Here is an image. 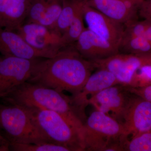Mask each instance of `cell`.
<instances>
[{"mask_svg":"<svg viewBox=\"0 0 151 151\" xmlns=\"http://www.w3.org/2000/svg\"><path fill=\"white\" fill-rule=\"evenodd\" d=\"M95 68L94 63L81 56L73 44L52 57L40 58L28 82L74 95L81 91Z\"/></svg>","mask_w":151,"mask_h":151,"instance_id":"1","label":"cell"},{"mask_svg":"<svg viewBox=\"0 0 151 151\" xmlns=\"http://www.w3.org/2000/svg\"><path fill=\"white\" fill-rule=\"evenodd\" d=\"M2 99L5 103L54 111L63 116L80 133L86 119L73 105L71 96L39 84L26 82ZM82 139V137H81Z\"/></svg>","mask_w":151,"mask_h":151,"instance_id":"2","label":"cell"},{"mask_svg":"<svg viewBox=\"0 0 151 151\" xmlns=\"http://www.w3.org/2000/svg\"><path fill=\"white\" fill-rule=\"evenodd\" d=\"M123 125L96 110L86 118L81 134L84 151H122Z\"/></svg>","mask_w":151,"mask_h":151,"instance_id":"3","label":"cell"},{"mask_svg":"<svg viewBox=\"0 0 151 151\" xmlns=\"http://www.w3.org/2000/svg\"><path fill=\"white\" fill-rule=\"evenodd\" d=\"M5 103H0V134L9 145L48 142L27 108Z\"/></svg>","mask_w":151,"mask_h":151,"instance_id":"4","label":"cell"},{"mask_svg":"<svg viewBox=\"0 0 151 151\" xmlns=\"http://www.w3.org/2000/svg\"><path fill=\"white\" fill-rule=\"evenodd\" d=\"M26 108L48 142L67 147L71 151H84L80 133L63 116L50 110Z\"/></svg>","mask_w":151,"mask_h":151,"instance_id":"5","label":"cell"},{"mask_svg":"<svg viewBox=\"0 0 151 151\" xmlns=\"http://www.w3.org/2000/svg\"><path fill=\"white\" fill-rule=\"evenodd\" d=\"M92 61L95 68L107 69L114 74L120 84L129 86L138 69L151 65V52L132 54L119 52L105 59Z\"/></svg>","mask_w":151,"mask_h":151,"instance_id":"6","label":"cell"},{"mask_svg":"<svg viewBox=\"0 0 151 151\" xmlns=\"http://www.w3.org/2000/svg\"><path fill=\"white\" fill-rule=\"evenodd\" d=\"M40 58L27 59L4 56L0 61V99L6 97L32 75L36 64Z\"/></svg>","mask_w":151,"mask_h":151,"instance_id":"7","label":"cell"},{"mask_svg":"<svg viewBox=\"0 0 151 151\" xmlns=\"http://www.w3.org/2000/svg\"><path fill=\"white\" fill-rule=\"evenodd\" d=\"M122 124L124 141L151 131V103L132 93Z\"/></svg>","mask_w":151,"mask_h":151,"instance_id":"8","label":"cell"},{"mask_svg":"<svg viewBox=\"0 0 151 151\" xmlns=\"http://www.w3.org/2000/svg\"><path fill=\"white\" fill-rule=\"evenodd\" d=\"M16 31L33 48L54 56L63 48L61 35L37 23H24Z\"/></svg>","mask_w":151,"mask_h":151,"instance_id":"9","label":"cell"},{"mask_svg":"<svg viewBox=\"0 0 151 151\" xmlns=\"http://www.w3.org/2000/svg\"><path fill=\"white\" fill-rule=\"evenodd\" d=\"M132 94L127 86L116 84L94 95L89 100V104L96 110L105 113L122 124Z\"/></svg>","mask_w":151,"mask_h":151,"instance_id":"10","label":"cell"},{"mask_svg":"<svg viewBox=\"0 0 151 151\" xmlns=\"http://www.w3.org/2000/svg\"><path fill=\"white\" fill-rule=\"evenodd\" d=\"M84 15L87 28L119 48L124 35V24L109 18L86 3Z\"/></svg>","mask_w":151,"mask_h":151,"instance_id":"11","label":"cell"},{"mask_svg":"<svg viewBox=\"0 0 151 151\" xmlns=\"http://www.w3.org/2000/svg\"><path fill=\"white\" fill-rule=\"evenodd\" d=\"M143 0H86L88 6L113 20L125 25L137 20Z\"/></svg>","mask_w":151,"mask_h":151,"instance_id":"12","label":"cell"},{"mask_svg":"<svg viewBox=\"0 0 151 151\" xmlns=\"http://www.w3.org/2000/svg\"><path fill=\"white\" fill-rule=\"evenodd\" d=\"M120 84L116 76L109 70L99 68L92 73L78 94L71 96V100L82 116L86 119L85 109L89 105V100L102 90L116 84Z\"/></svg>","mask_w":151,"mask_h":151,"instance_id":"13","label":"cell"},{"mask_svg":"<svg viewBox=\"0 0 151 151\" xmlns=\"http://www.w3.org/2000/svg\"><path fill=\"white\" fill-rule=\"evenodd\" d=\"M76 49L88 60L105 59L119 52L118 47L85 28L74 43Z\"/></svg>","mask_w":151,"mask_h":151,"instance_id":"14","label":"cell"},{"mask_svg":"<svg viewBox=\"0 0 151 151\" xmlns=\"http://www.w3.org/2000/svg\"><path fill=\"white\" fill-rule=\"evenodd\" d=\"M0 52L4 56H14L27 59L48 58L47 55L37 50L16 31L0 27Z\"/></svg>","mask_w":151,"mask_h":151,"instance_id":"15","label":"cell"},{"mask_svg":"<svg viewBox=\"0 0 151 151\" xmlns=\"http://www.w3.org/2000/svg\"><path fill=\"white\" fill-rule=\"evenodd\" d=\"M32 0H9L8 8L1 27L16 31L24 23Z\"/></svg>","mask_w":151,"mask_h":151,"instance_id":"16","label":"cell"},{"mask_svg":"<svg viewBox=\"0 0 151 151\" xmlns=\"http://www.w3.org/2000/svg\"><path fill=\"white\" fill-rule=\"evenodd\" d=\"M86 2V0H63L62 11L55 30L61 35L64 33L77 11Z\"/></svg>","mask_w":151,"mask_h":151,"instance_id":"17","label":"cell"},{"mask_svg":"<svg viewBox=\"0 0 151 151\" xmlns=\"http://www.w3.org/2000/svg\"><path fill=\"white\" fill-rule=\"evenodd\" d=\"M84 5L78 10L69 27L61 36L62 43L64 47L74 44L85 28L84 24Z\"/></svg>","mask_w":151,"mask_h":151,"instance_id":"18","label":"cell"},{"mask_svg":"<svg viewBox=\"0 0 151 151\" xmlns=\"http://www.w3.org/2000/svg\"><path fill=\"white\" fill-rule=\"evenodd\" d=\"M119 50L122 53L132 54L151 52V43L144 36L131 38L121 42Z\"/></svg>","mask_w":151,"mask_h":151,"instance_id":"19","label":"cell"},{"mask_svg":"<svg viewBox=\"0 0 151 151\" xmlns=\"http://www.w3.org/2000/svg\"><path fill=\"white\" fill-rule=\"evenodd\" d=\"M63 0H51L37 23L55 29L62 9Z\"/></svg>","mask_w":151,"mask_h":151,"instance_id":"20","label":"cell"},{"mask_svg":"<svg viewBox=\"0 0 151 151\" xmlns=\"http://www.w3.org/2000/svg\"><path fill=\"white\" fill-rule=\"evenodd\" d=\"M122 149L125 151H151V131L124 141Z\"/></svg>","mask_w":151,"mask_h":151,"instance_id":"21","label":"cell"},{"mask_svg":"<svg viewBox=\"0 0 151 151\" xmlns=\"http://www.w3.org/2000/svg\"><path fill=\"white\" fill-rule=\"evenodd\" d=\"M9 150L15 151H71L67 147L48 142L11 144L9 145Z\"/></svg>","mask_w":151,"mask_h":151,"instance_id":"22","label":"cell"},{"mask_svg":"<svg viewBox=\"0 0 151 151\" xmlns=\"http://www.w3.org/2000/svg\"><path fill=\"white\" fill-rule=\"evenodd\" d=\"M51 0H32L24 23H37Z\"/></svg>","mask_w":151,"mask_h":151,"instance_id":"23","label":"cell"},{"mask_svg":"<svg viewBox=\"0 0 151 151\" xmlns=\"http://www.w3.org/2000/svg\"><path fill=\"white\" fill-rule=\"evenodd\" d=\"M151 85V65L139 68L135 72L128 87L140 88Z\"/></svg>","mask_w":151,"mask_h":151,"instance_id":"24","label":"cell"},{"mask_svg":"<svg viewBox=\"0 0 151 151\" xmlns=\"http://www.w3.org/2000/svg\"><path fill=\"white\" fill-rule=\"evenodd\" d=\"M146 26V19L142 21L137 20L124 25L125 28L122 42L131 38L144 36Z\"/></svg>","mask_w":151,"mask_h":151,"instance_id":"25","label":"cell"},{"mask_svg":"<svg viewBox=\"0 0 151 151\" xmlns=\"http://www.w3.org/2000/svg\"><path fill=\"white\" fill-rule=\"evenodd\" d=\"M127 86L131 93L137 95L151 103V85L140 88H132Z\"/></svg>","mask_w":151,"mask_h":151,"instance_id":"26","label":"cell"},{"mask_svg":"<svg viewBox=\"0 0 151 151\" xmlns=\"http://www.w3.org/2000/svg\"><path fill=\"white\" fill-rule=\"evenodd\" d=\"M139 12L145 19L151 20V0H143L139 8Z\"/></svg>","mask_w":151,"mask_h":151,"instance_id":"27","label":"cell"},{"mask_svg":"<svg viewBox=\"0 0 151 151\" xmlns=\"http://www.w3.org/2000/svg\"><path fill=\"white\" fill-rule=\"evenodd\" d=\"M9 150H10L9 142L0 134V151Z\"/></svg>","mask_w":151,"mask_h":151,"instance_id":"28","label":"cell"},{"mask_svg":"<svg viewBox=\"0 0 151 151\" xmlns=\"http://www.w3.org/2000/svg\"><path fill=\"white\" fill-rule=\"evenodd\" d=\"M146 20L147 21V26L144 37L151 43V20Z\"/></svg>","mask_w":151,"mask_h":151,"instance_id":"29","label":"cell"},{"mask_svg":"<svg viewBox=\"0 0 151 151\" xmlns=\"http://www.w3.org/2000/svg\"><path fill=\"white\" fill-rule=\"evenodd\" d=\"M1 58H0V61H1Z\"/></svg>","mask_w":151,"mask_h":151,"instance_id":"30","label":"cell"}]
</instances>
